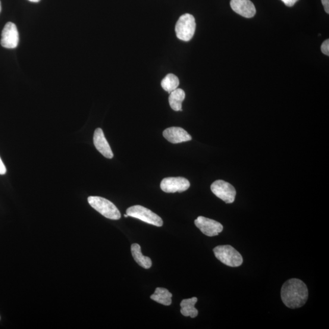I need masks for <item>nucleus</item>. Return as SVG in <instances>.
Returning a JSON list of instances; mask_svg holds the SVG:
<instances>
[{
    "label": "nucleus",
    "instance_id": "obj_12",
    "mask_svg": "<svg viewBox=\"0 0 329 329\" xmlns=\"http://www.w3.org/2000/svg\"><path fill=\"white\" fill-rule=\"evenodd\" d=\"M93 143L95 148L103 156L108 159H112L114 154L112 151L104 133L101 128H97L94 133Z\"/></svg>",
    "mask_w": 329,
    "mask_h": 329
},
{
    "label": "nucleus",
    "instance_id": "obj_15",
    "mask_svg": "<svg viewBox=\"0 0 329 329\" xmlns=\"http://www.w3.org/2000/svg\"><path fill=\"white\" fill-rule=\"evenodd\" d=\"M186 98V93L181 89H176L171 92L169 96V104L174 111H183L182 103Z\"/></svg>",
    "mask_w": 329,
    "mask_h": 329
},
{
    "label": "nucleus",
    "instance_id": "obj_24",
    "mask_svg": "<svg viewBox=\"0 0 329 329\" xmlns=\"http://www.w3.org/2000/svg\"><path fill=\"white\" fill-rule=\"evenodd\" d=\"M124 217L125 218H127V217H129V216H128L127 214H125V215H124Z\"/></svg>",
    "mask_w": 329,
    "mask_h": 329
},
{
    "label": "nucleus",
    "instance_id": "obj_2",
    "mask_svg": "<svg viewBox=\"0 0 329 329\" xmlns=\"http://www.w3.org/2000/svg\"><path fill=\"white\" fill-rule=\"evenodd\" d=\"M89 205L99 214L106 218L118 220L121 218V214L114 204L110 200L99 196H89L88 197Z\"/></svg>",
    "mask_w": 329,
    "mask_h": 329
},
{
    "label": "nucleus",
    "instance_id": "obj_11",
    "mask_svg": "<svg viewBox=\"0 0 329 329\" xmlns=\"http://www.w3.org/2000/svg\"><path fill=\"white\" fill-rule=\"evenodd\" d=\"M163 136L168 142L174 144L189 142L192 139L190 135L180 127L167 128L163 132Z\"/></svg>",
    "mask_w": 329,
    "mask_h": 329
},
{
    "label": "nucleus",
    "instance_id": "obj_23",
    "mask_svg": "<svg viewBox=\"0 0 329 329\" xmlns=\"http://www.w3.org/2000/svg\"><path fill=\"white\" fill-rule=\"evenodd\" d=\"M2 11V4H1V2H0V12H1Z\"/></svg>",
    "mask_w": 329,
    "mask_h": 329
},
{
    "label": "nucleus",
    "instance_id": "obj_19",
    "mask_svg": "<svg viewBox=\"0 0 329 329\" xmlns=\"http://www.w3.org/2000/svg\"><path fill=\"white\" fill-rule=\"evenodd\" d=\"M285 5L288 6V7H291V6H294L295 3L298 1V0H281Z\"/></svg>",
    "mask_w": 329,
    "mask_h": 329
},
{
    "label": "nucleus",
    "instance_id": "obj_17",
    "mask_svg": "<svg viewBox=\"0 0 329 329\" xmlns=\"http://www.w3.org/2000/svg\"><path fill=\"white\" fill-rule=\"evenodd\" d=\"M161 86L166 92L170 93L180 86L179 78L173 74H168L162 81Z\"/></svg>",
    "mask_w": 329,
    "mask_h": 329
},
{
    "label": "nucleus",
    "instance_id": "obj_14",
    "mask_svg": "<svg viewBox=\"0 0 329 329\" xmlns=\"http://www.w3.org/2000/svg\"><path fill=\"white\" fill-rule=\"evenodd\" d=\"M197 301V297H193L192 298L184 299L181 302V313L184 316H190L191 318H195L198 315V311L195 308V305Z\"/></svg>",
    "mask_w": 329,
    "mask_h": 329
},
{
    "label": "nucleus",
    "instance_id": "obj_4",
    "mask_svg": "<svg viewBox=\"0 0 329 329\" xmlns=\"http://www.w3.org/2000/svg\"><path fill=\"white\" fill-rule=\"evenodd\" d=\"M195 30V18L190 14L182 15L175 24V31L178 38L185 42L190 41L193 38Z\"/></svg>",
    "mask_w": 329,
    "mask_h": 329
},
{
    "label": "nucleus",
    "instance_id": "obj_7",
    "mask_svg": "<svg viewBox=\"0 0 329 329\" xmlns=\"http://www.w3.org/2000/svg\"><path fill=\"white\" fill-rule=\"evenodd\" d=\"M190 187V183L187 179L183 177L164 178L161 183V188L165 193L183 192Z\"/></svg>",
    "mask_w": 329,
    "mask_h": 329
},
{
    "label": "nucleus",
    "instance_id": "obj_13",
    "mask_svg": "<svg viewBox=\"0 0 329 329\" xmlns=\"http://www.w3.org/2000/svg\"><path fill=\"white\" fill-rule=\"evenodd\" d=\"M131 252L134 261L142 268L149 269L152 266V261L148 257L144 256L141 251L139 244L134 243L131 245Z\"/></svg>",
    "mask_w": 329,
    "mask_h": 329
},
{
    "label": "nucleus",
    "instance_id": "obj_6",
    "mask_svg": "<svg viewBox=\"0 0 329 329\" xmlns=\"http://www.w3.org/2000/svg\"><path fill=\"white\" fill-rule=\"evenodd\" d=\"M211 188L212 193L225 203L234 202L236 190L231 184L224 181L217 180L211 185Z\"/></svg>",
    "mask_w": 329,
    "mask_h": 329
},
{
    "label": "nucleus",
    "instance_id": "obj_10",
    "mask_svg": "<svg viewBox=\"0 0 329 329\" xmlns=\"http://www.w3.org/2000/svg\"><path fill=\"white\" fill-rule=\"evenodd\" d=\"M231 6L237 14L245 18H252L256 15L255 6L250 0H231Z\"/></svg>",
    "mask_w": 329,
    "mask_h": 329
},
{
    "label": "nucleus",
    "instance_id": "obj_20",
    "mask_svg": "<svg viewBox=\"0 0 329 329\" xmlns=\"http://www.w3.org/2000/svg\"><path fill=\"white\" fill-rule=\"evenodd\" d=\"M6 173V168L4 164L2 161L1 158H0V174H5Z\"/></svg>",
    "mask_w": 329,
    "mask_h": 329
},
{
    "label": "nucleus",
    "instance_id": "obj_16",
    "mask_svg": "<svg viewBox=\"0 0 329 329\" xmlns=\"http://www.w3.org/2000/svg\"><path fill=\"white\" fill-rule=\"evenodd\" d=\"M150 297L155 301L161 305L167 306L171 305L172 294L166 288H157L155 293Z\"/></svg>",
    "mask_w": 329,
    "mask_h": 329
},
{
    "label": "nucleus",
    "instance_id": "obj_9",
    "mask_svg": "<svg viewBox=\"0 0 329 329\" xmlns=\"http://www.w3.org/2000/svg\"><path fill=\"white\" fill-rule=\"evenodd\" d=\"M195 224L204 234L209 237L217 236L223 230V226L219 222L201 216L195 219Z\"/></svg>",
    "mask_w": 329,
    "mask_h": 329
},
{
    "label": "nucleus",
    "instance_id": "obj_1",
    "mask_svg": "<svg viewBox=\"0 0 329 329\" xmlns=\"http://www.w3.org/2000/svg\"><path fill=\"white\" fill-rule=\"evenodd\" d=\"M308 296V289L306 285L297 279H291L284 283L282 287L281 298L288 308H300L305 305Z\"/></svg>",
    "mask_w": 329,
    "mask_h": 329
},
{
    "label": "nucleus",
    "instance_id": "obj_18",
    "mask_svg": "<svg viewBox=\"0 0 329 329\" xmlns=\"http://www.w3.org/2000/svg\"><path fill=\"white\" fill-rule=\"evenodd\" d=\"M321 52L323 54L329 56V40H325V41L322 43L321 47Z\"/></svg>",
    "mask_w": 329,
    "mask_h": 329
},
{
    "label": "nucleus",
    "instance_id": "obj_22",
    "mask_svg": "<svg viewBox=\"0 0 329 329\" xmlns=\"http://www.w3.org/2000/svg\"><path fill=\"white\" fill-rule=\"evenodd\" d=\"M28 1H30L31 2H33V3H37L40 1V0H28Z\"/></svg>",
    "mask_w": 329,
    "mask_h": 329
},
{
    "label": "nucleus",
    "instance_id": "obj_3",
    "mask_svg": "<svg viewBox=\"0 0 329 329\" xmlns=\"http://www.w3.org/2000/svg\"><path fill=\"white\" fill-rule=\"evenodd\" d=\"M214 255L219 261L231 267H238L243 263V258L240 254L230 245L215 247Z\"/></svg>",
    "mask_w": 329,
    "mask_h": 329
},
{
    "label": "nucleus",
    "instance_id": "obj_8",
    "mask_svg": "<svg viewBox=\"0 0 329 329\" xmlns=\"http://www.w3.org/2000/svg\"><path fill=\"white\" fill-rule=\"evenodd\" d=\"M18 42L19 35L16 25L12 22H8L2 31L1 45L4 48L13 49L18 46Z\"/></svg>",
    "mask_w": 329,
    "mask_h": 329
},
{
    "label": "nucleus",
    "instance_id": "obj_5",
    "mask_svg": "<svg viewBox=\"0 0 329 329\" xmlns=\"http://www.w3.org/2000/svg\"><path fill=\"white\" fill-rule=\"evenodd\" d=\"M126 214L129 217L140 219L146 223L161 227L163 220L159 215L150 211L149 209L139 205L131 207L126 210Z\"/></svg>",
    "mask_w": 329,
    "mask_h": 329
},
{
    "label": "nucleus",
    "instance_id": "obj_21",
    "mask_svg": "<svg viewBox=\"0 0 329 329\" xmlns=\"http://www.w3.org/2000/svg\"><path fill=\"white\" fill-rule=\"evenodd\" d=\"M322 5H323L325 11L327 14H329V0H321Z\"/></svg>",
    "mask_w": 329,
    "mask_h": 329
}]
</instances>
